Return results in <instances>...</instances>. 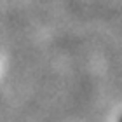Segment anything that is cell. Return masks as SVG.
<instances>
[{"mask_svg":"<svg viewBox=\"0 0 122 122\" xmlns=\"http://www.w3.org/2000/svg\"><path fill=\"white\" fill-rule=\"evenodd\" d=\"M120 122H122V117H120Z\"/></svg>","mask_w":122,"mask_h":122,"instance_id":"6da1fadb","label":"cell"}]
</instances>
